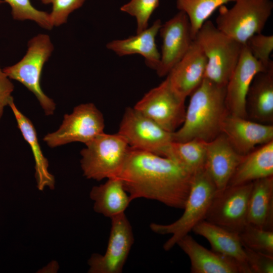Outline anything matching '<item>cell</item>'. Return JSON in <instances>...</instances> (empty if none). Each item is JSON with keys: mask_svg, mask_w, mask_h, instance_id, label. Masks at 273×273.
<instances>
[{"mask_svg": "<svg viewBox=\"0 0 273 273\" xmlns=\"http://www.w3.org/2000/svg\"><path fill=\"white\" fill-rule=\"evenodd\" d=\"M271 176H273V141L243 156L228 186L239 185Z\"/></svg>", "mask_w": 273, "mask_h": 273, "instance_id": "obj_22", "label": "cell"}, {"mask_svg": "<svg viewBox=\"0 0 273 273\" xmlns=\"http://www.w3.org/2000/svg\"><path fill=\"white\" fill-rule=\"evenodd\" d=\"M85 0H54L52 9L49 14L53 27H58L66 23L69 15L80 8Z\"/></svg>", "mask_w": 273, "mask_h": 273, "instance_id": "obj_32", "label": "cell"}, {"mask_svg": "<svg viewBox=\"0 0 273 273\" xmlns=\"http://www.w3.org/2000/svg\"><path fill=\"white\" fill-rule=\"evenodd\" d=\"M3 3H4V2L2 0H0V5L3 4Z\"/></svg>", "mask_w": 273, "mask_h": 273, "instance_id": "obj_36", "label": "cell"}, {"mask_svg": "<svg viewBox=\"0 0 273 273\" xmlns=\"http://www.w3.org/2000/svg\"><path fill=\"white\" fill-rule=\"evenodd\" d=\"M207 143L199 139L183 142L173 141L166 150L164 157L174 160L194 175L205 168Z\"/></svg>", "mask_w": 273, "mask_h": 273, "instance_id": "obj_26", "label": "cell"}, {"mask_svg": "<svg viewBox=\"0 0 273 273\" xmlns=\"http://www.w3.org/2000/svg\"><path fill=\"white\" fill-rule=\"evenodd\" d=\"M242 156L222 133L207 142L205 168L217 191H222L227 187Z\"/></svg>", "mask_w": 273, "mask_h": 273, "instance_id": "obj_17", "label": "cell"}, {"mask_svg": "<svg viewBox=\"0 0 273 273\" xmlns=\"http://www.w3.org/2000/svg\"><path fill=\"white\" fill-rule=\"evenodd\" d=\"M11 8L13 18L16 20H31L42 28L51 30L52 26L49 13L33 7L30 0H2Z\"/></svg>", "mask_w": 273, "mask_h": 273, "instance_id": "obj_29", "label": "cell"}, {"mask_svg": "<svg viewBox=\"0 0 273 273\" xmlns=\"http://www.w3.org/2000/svg\"><path fill=\"white\" fill-rule=\"evenodd\" d=\"M207 63L203 51L194 40L186 54L166 76L173 90L186 100L204 79Z\"/></svg>", "mask_w": 273, "mask_h": 273, "instance_id": "obj_16", "label": "cell"}, {"mask_svg": "<svg viewBox=\"0 0 273 273\" xmlns=\"http://www.w3.org/2000/svg\"><path fill=\"white\" fill-rule=\"evenodd\" d=\"M239 235L244 246L273 255V231L247 223Z\"/></svg>", "mask_w": 273, "mask_h": 273, "instance_id": "obj_28", "label": "cell"}, {"mask_svg": "<svg viewBox=\"0 0 273 273\" xmlns=\"http://www.w3.org/2000/svg\"><path fill=\"white\" fill-rule=\"evenodd\" d=\"M247 222L264 230L273 231V176L253 181Z\"/></svg>", "mask_w": 273, "mask_h": 273, "instance_id": "obj_23", "label": "cell"}, {"mask_svg": "<svg viewBox=\"0 0 273 273\" xmlns=\"http://www.w3.org/2000/svg\"><path fill=\"white\" fill-rule=\"evenodd\" d=\"M252 55L266 68L273 66L270 55L273 51V35L262 33L253 35L246 41Z\"/></svg>", "mask_w": 273, "mask_h": 273, "instance_id": "obj_31", "label": "cell"}, {"mask_svg": "<svg viewBox=\"0 0 273 273\" xmlns=\"http://www.w3.org/2000/svg\"><path fill=\"white\" fill-rule=\"evenodd\" d=\"M190 96L184 121L172 133L173 141L199 139L209 142L221 133L223 121L229 114L225 86L204 78Z\"/></svg>", "mask_w": 273, "mask_h": 273, "instance_id": "obj_2", "label": "cell"}, {"mask_svg": "<svg viewBox=\"0 0 273 273\" xmlns=\"http://www.w3.org/2000/svg\"><path fill=\"white\" fill-rule=\"evenodd\" d=\"M247 116L254 121L272 124L273 121V67L257 73L246 97Z\"/></svg>", "mask_w": 273, "mask_h": 273, "instance_id": "obj_21", "label": "cell"}, {"mask_svg": "<svg viewBox=\"0 0 273 273\" xmlns=\"http://www.w3.org/2000/svg\"><path fill=\"white\" fill-rule=\"evenodd\" d=\"M224 134L234 149L244 156L258 145L273 141V125L228 114L221 126Z\"/></svg>", "mask_w": 273, "mask_h": 273, "instance_id": "obj_15", "label": "cell"}, {"mask_svg": "<svg viewBox=\"0 0 273 273\" xmlns=\"http://www.w3.org/2000/svg\"><path fill=\"white\" fill-rule=\"evenodd\" d=\"M159 0H130L120 8L122 12L135 18L136 33L148 27L151 16L159 6Z\"/></svg>", "mask_w": 273, "mask_h": 273, "instance_id": "obj_30", "label": "cell"}, {"mask_svg": "<svg viewBox=\"0 0 273 273\" xmlns=\"http://www.w3.org/2000/svg\"><path fill=\"white\" fill-rule=\"evenodd\" d=\"M216 191V187L205 168L201 170L193 176L182 215L169 224L152 223L150 225L151 230L156 234L171 235L163 246L165 251L171 249L204 219Z\"/></svg>", "mask_w": 273, "mask_h": 273, "instance_id": "obj_3", "label": "cell"}, {"mask_svg": "<svg viewBox=\"0 0 273 273\" xmlns=\"http://www.w3.org/2000/svg\"><path fill=\"white\" fill-rule=\"evenodd\" d=\"M90 197L94 201L95 211L110 218L125 212L131 201L117 177L108 178L104 184L94 187Z\"/></svg>", "mask_w": 273, "mask_h": 273, "instance_id": "obj_24", "label": "cell"}, {"mask_svg": "<svg viewBox=\"0 0 273 273\" xmlns=\"http://www.w3.org/2000/svg\"><path fill=\"white\" fill-rule=\"evenodd\" d=\"M118 133L130 148L162 156L173 142V132L165 130L134 107L125 109Z\"/></svg>", "mask_w": 273, "mask_h": 273, "instance_id": "obj_9", "label": "cell"}, {"mask_svg": "<svg viewBox=\"0 0 273 273\" xmlns=\"http://www.w3.org/2000/svg\"><path fill=\"white\" fill-rule=\"evenodd\" d=\"M9 106L15 116L18 127L21 134L29 144L33 155L35 162V177L37 187L40 191L45 187L53 190L55 188V177L48 170L49 162L43 155L37 138L36 129L31 121L25 116L15 105L14 99Z\"/></svg>", "mask_w": 273, "mask_h": 273, "instance_id": "obj_25", "label": "cell"}, {"mask_svg": "<svg viewBox=\"0 0 273 273\" xmlns=\"http://www.w3.org/2000/svg\"><path fill=\"white\" fill-rule=\"evenodd\" d=\"M205 238L211 250L235 261L243 273H251L247 262L245 251L238 233L203 220L192 230Z\"/></svg>", "mask_w": 273, "mask_h": 273, "instance_id": "obj_19", "label": "cell"}, {"mask_svg": "<svg viewBox=\"0 0 273 273\" xmlns=\"http://www.w3.org/2000/svg\"><path fill=\"white\" fill-rule=\"evenodd\" d=\"M54 49L49 35L38 34L29 40L26 53L19 62L3 69L10 79L19 81L33 94L47 116L54 114L56 104L43 92L40 79L44 65Z\"/></svg>", "mask_w": 273, "mask_h": 273, "instance_id": "obj_5", "label": "cell"}, {"mask_svg": "<svg viewBox=\"0 0 273 273\" xmlns=\"http://www.w3.org/2000/svg\"><path fill=\"white\" fill-rule=\"evenodd\" d=\"M244 248L251 273L273 272V255L256 251L245 246Z\"/></svg>", "mask_w": 273, "mask_h": 273, "instance_id": "obj_33", "label": "cell"}, {"mask_svg": "<svg viewBox=\"0 0 273 273\" xmlns=\"http://www.w3.org/2000/svg\"><path fill=\"white\" fill-rule=\"evenodd\" d=\"M44 4H52L54 0H39Z\"/></svg>", "mask_w": 273, "mask_h": 273, "instance_id": "obj_35", "label": "cell"}, {"mask_svg": "<svg viewBox=\"0 0 273 273\" xmlns=\"http://www.w3.org/2000/svg\"><path fill=\"white\" fill-rule=\"evenodd\" d=\"M185 100L173 90L166 77L145 94L133 107L165 130L174 132L184 121Z\"/></svg>", "mask_w": 273, "mask_h": 273, "instance_id": "obj_10", "label": "cell"}, {"mask_svg": "<svg viewBox=\"0 0 273 273\" xmlns=\"http://www.w3.org/2000/svg\"><path fill=\"white\" fill-rule=\"evenodd\" d=\"M85 145L80 152L84 176L100 181L118 176L129 149L123 136L104 132Z\"/></svg>", "mask_w": 273, "mask_h": 273, "instance_id": "obj_6", "label": "cell"}, {"mask_svg": "<svg viewBox=\"0 0 273 273\" xmlns=\"http://www.w3.org/2000/svg\"><path fill=\"white\" fill-rule=\"evenodd\" d=\"M193 176L169 158L129 147L117 177L131 201L145 198L183 209Z\"/></svg>", "mask_w": 273, "mask_h": 273, "instance_id": "obj_1", "label": "cell"}, {"mask_svg": "<svg viewBox=\"0 0 273 273\" xmlns=\"http://www.w3.org/2000/svg\"><path fill=\"white\" fill-rule=\"evenodd\" d=\"M14 89V85L11 79L0 66V120L3 116L4 108L9 106L10 102L13 100L12 93Z\"/></svg>", "mask_w": 273, "mask_h": 273, "instance_id": "obj_34", "label": "cell"}, {"mask_svg": "<svg viewBox=\"0 0 273 273\" xmlns=\"http://www.w3.org/2000/svg\"><path fill=\"white\" fill-rule=\"evenodd\" d=\"M253 181L228 186L216 191L204 220L239 233L247 223L249 197Z\"/></svg>", "mask_w": 273, "mask_h": 273, "instance_id": "obj_11", "label": "cell"}, {"mask_svg": "<svg viewBox=\"0 0 273 273\" xmlns=\"http://www.w3.org/2000/svg\"><path fill=\"white\" fill-rule=\"evenodd\" d=\"M231 8H219L216 27L225 34L244 44L254 34L262 33L270 17L271 0H236Z\"/></svg>", "mask_w": 273, "mask_h": 273, "instance_id": "obj_7", "label": "cell"}, {"mask_svg": "<svg viewBox=\"0 0 273 273\" xmlns=\"http://www.w3.org/2000/svg\"><path fill=\"white\" fill-rule=\"evenodd\" d=\"M159 32L162 44L156 72L159 77H164L186 54L194 39L189 18L181 11L162 24Z\"/></svg>", "mask_w": 273, "mask_h": 273, "instance_id": "obj_13", "label": "cell"}, {"mask_svg": "<svg viewBox=\"0 0 273 273\" xmlns=\"http://www.w3.org/2000/svg\"><path fill=\"white\" fill-rule=\"evenodd\" d=\"M105 121L101 111L93 103L80 104L70 114H65L62 123L55 131L43 138L51 148L72 142L85 144L103 133Z\"/></svg>", "mask_w": 273, "mask_h": 273, "instance_id": "obj_8", "label": "cell"}, {"mask_svg": "<svg viewBox=\"0 0 273 273\" xmlns=\"http://www.w3.org/2000/svg\"><path fill=\"white\" fill-rule=\"evenodd\" d=\"M106 252L94 254L88 261L89 273H121L134 242L131 225L125 212L110 218Z\"/></svg>", "mask_w": 273, "mask_h": 273, "instance_id": "obj_12", "label": "cell"}, {"mask_svg": "<svg viewBox=\"0 0 273 273\" xmlns=\"http://www.w3.org/2000/svg\"><path fill=\"white\" fill-rule=\"evenodd\" d=\"M162 25L160 19L144 30L123 39L109 42L106 47L119 56L139 54L145 60L147 65L156 70L160 61V53L157 49L155 38Z\"/></svg>", "mask_w": 273, "mask_h": 273, "instance_id": "obj_20", "label": "cell"}, {"mask_svg": "<svg viewBox=\"0 0 273 273\" xmlns=\"http://www.w3.org/2000/svg\"><path fill=\"white\" fill-rule=\"evenodd\" d=\"M176 245L188 256L192 273H243L235 261L206 249L189 234Z\"/></svg>", "mask_w": 273, "mask_h": 273, "instance_id": "obj_18", "label": "cell"}, {"mask_svg": "<svg viewBox=\"0 0 273 273\" xmlns=\"http://www.w3.org/2000/svg\"><path fill=\"white\" fill-rule=\"evenodd\" d=\"M269 68L254 58L245 44L243 45L239 60L225 86V104L229 114L248 117L246 102L251 84L257 73Z\"/></svg>", "mask_w": 273, "mask_h": 273, "instance_id": "obj_14", "label": "cell"}, {"mask_svg": "<svg viewBox=\"0 0 273 273\" xmlns=\"http://www.w3.org/2000/svg\"><path fill=\"white\" fill-rule=\"evenodd\" d=\"M194 40L207 60L204 78L225 86L239 60L243 44L221 31L208 20L199 29Z\"/></svg>", "mask_w": 273, "mask_h": 273, "instance_id": "obj_4", "label": "cell"}, {"mask_svg": "<svg viewBox=\"0 0 273 273\" xmlns=\"http://www.w3.org/2000/svg\"><path fill=\"white\" fill-rule=\"evenodd\" d=\"M236 0H176V8L187 15L192 35H195L208 18L220 7Z\"/></svg>", "mask_w": 273, "mask_h": 273, "instance_id": "obj_27", "label": "cell"}]
</instances>
